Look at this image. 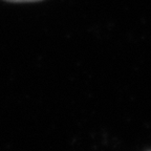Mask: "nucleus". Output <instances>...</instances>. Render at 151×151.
<instances>
[{
    "instance_id": "f257e3e1",
    "label": "nucleus",
    "mask_w": 151,
    "mask_h": 151,
    "mask_svg": "<svg viewBox=\"0 0 151 151\" xmlns=\"http://www.w3.org/2000/svg\"><path fill=\"white\" fill-rule=\"evenodd\" d=\"M6 1H12V2H29V1H38V0H6Z\"/></svg>"
}]
</instances>
